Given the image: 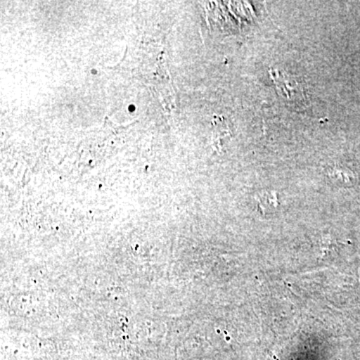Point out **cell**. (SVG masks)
Here are the masks:
<instances>
[{
	"label": "cell",
	"mask_w": 360,
	"mask_h": 360,
	"mask_svg": "<svg viewBox=\"0 0 360 360\" xmlns=\"http://www.w3.org/2000/svg\"><path fill=\"white\" fill-rule=\"evenodd\" d=\"M258 206L262 210H270L271 208H276L278 202H277V195L274 193H262L257 196Z\"/></svg>",
	"instance_id": "cell-2"
},
{
	"label": "cell",
	"mask_w": 360,
	"mask_h": 360,
	"mask_svg": "<svg viewBox=\"0 0 360 360\" xmlns=\"http://www.w3.org/2000/svg\"><path fill=\"white\" fill-rule=\"evenodd\" d=\"M269 75L274 80L279 96L290 101H302L304 98V89L297 78L279 70H269Z\"/></svg>",
	"instance_id": "cell-1"
}]
</instances>
